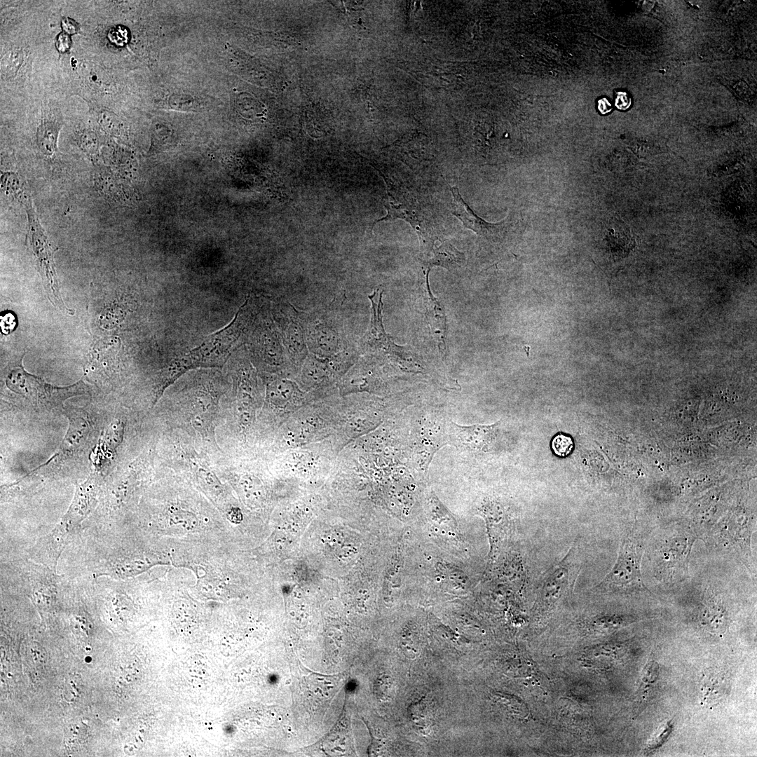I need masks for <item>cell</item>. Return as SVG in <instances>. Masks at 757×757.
<instances>
[{
    "label": "cell",
    "instance_id": "obj_16",
    "mask_svg": "<svg viewBox=\"0 0 757 757\" xmlns=\"http://www.w3.org/2000/svg\"><path fill=\"white\" fill-rule=\"evenodd\" d=\"M54 573L53 570L43 565H34L31 569L32 596L41 608H49L55 602L57 583Z\"/></svg>",
    "mask_w": 757,
    "mask_h": 757
},
{
    "label": "cell",
    "instance_id": "obj_30",
    "mask_svg": "<svg viewBox=\"0 0 757 757\" xmlns=\"http://www.w3.org/2000/svg\"><path fill=\"white\" fill-rule=\"evenodd\" d=\"M1 326L4 334H9L12 332L16 326L15 315L8 313L2 315L1 317Z\"/></svg>",
    "mask_w": 757,
    "mask_h": 757
},
{
    "label": "cell",
    "instance_id": "obj_15",
    "mask_svg": "<svg viewBox=\"0 0 757 757\" xmlns=\"http://www.w3.org/2000/svg\"><path fill=\"white\" fill-rule=\"evenodd\" d=\"M74 534L61 521L37 543L36 555L42 565L55 572L58 559Z\"/></svg>",
    "mask_w": 757,
    "mask_h": 757
},
{
    "label": "cell",
    "instance_id": "obj_6",
    "mask_svg": "<svg viewBox=\"0 0 757 757\" xmlns=\"http://www.w3.org/2000/svg\"><path fill=\"white\" fill-rule=\"evenodd\" d=\"M381 175L387 186L386 195L383 199L387 214L376 220L371 229L376 223L381 221L403 219L409 222L418 234L421 251L430 250L435 243V236L425 229L426 228L423 224V219L416 201L409 195L401 191L386 175Z\"/></svg>",
    "mask_w": 757,
    "mask_h": 757
},
{
    "label": "cell",
    "instance_id": "obj_17",
    "mask_svg": "<svg viewBox=\"0 0 757 757\" xmlns=\"http://www.w3.org/2000/svg\"><path fill=\"white\" fill-rule=\"evenodd\" d=\"M430 268L427 271L425 285V304L426 317L431 327L432 332L438 341V347L442 354L446 353V336L447 325L443 306L433 296L428 282Z\"/></svg>",
    "mask_w": 757,
    "mask_h": 757
},
{
    "label": "cell",
    "instance_id": "obj_9",
    "mask_svg": "<svg viewBox=\"0 0 757 757\" xmlns=\"http://www.w3.org/2000/svg\"><path fill=\"white\" fill-rule=\"evenodd\" d=\"M276 320L278 333L287 353L294 360L305 357L308 350L299 312L289 305L280 311Z\"/></svg>",
    "mask_w": 757,
    "mask_h": 757
},
{
    "label": "cell",
    "instance_id": "obj_20",
    "mask_svg": "<svg viewBox=\"0 0 757 757\" xmlns=\"http://www.w3.org/2000/svg\"><path fill=\"white\" fill-rule=\"evenodd\" d=\"M59 126L55 123L46 121L38 129L37 143L41 152L46 156H52L57 149V139Z\"/></svg>",
    "mask_w": 757,
    "mask_h": 757
},
{
    "label": "cell",
    "instance_id": "obj_10",
    "mask_svg": "<svg viewBox=\"0 0 757 757\" xmlns=\"http://www.w3.org/2000/svg\"><path fill=\"white\" fill-rule=\"evenodd\" d=\"M100 485L98 475L92 473L87 479L76 486L72 502L61 520L72 533L76 531L95 507Z\"/></svg>",
    "mask_w": 757,
    "mask_h": 757
},
{
    "label": "cell",
    "instance_id": "obj_27",
    "mask_svg": "<svg viewBox=\"0 0 757 757\" xmlns=\"http://www.w3.org/2000/svg\"><path fill=\"white\" fill-rule=\"evenodd\" d=\"M81 681L76 676H71L64 685L63 695L66 699L75 700L81 691Z\"/></svg>",
    "mask_w": 757,
    "mask_h": 757
},
{
    "label": "cell",
    "instance_id": "obj_23",
    "mask_svg": "<svg viewBox=\"0 0 757 757\" xmlns=\"http://www.w3.org/2000/svg\"><path fill=\"white\" fill-rule=\"evenodd\" d=\"M672 731L673 723L671 721H667L660 725L646 744V753H651L657 750L668 739Z\"/></svg>",
    "mask_w": 757,
    "mask_h": 757
},
{
    "label": "cell",
    "instance_id": "obj_3",
    "mask_svg": "<svg viewBox=\"0 0 757 757\" xmlns=\"http://www.w3.org/2000/svg\"><path fill=\"white\" fill-rule=\"evenodd\" d=\"M643 546L634 533L621 539L617 560L610 572L595 585L601 592L648 591L643 582L641 561Z\"/></svg>",
    "mask_w": 757,
    "mask_h": 757
},
{
    "label": "cell",
    "instance_id": "obj_19",
    "mask_svg": "<svg viewBox=\"0 0 757 757\" xmlns=\"http://www.w3.org/2000/svg\"><path fill=\"white\" fill-rule=\"evenodd\" d=\"M726 679L720 673L712 674L702 682V700L705 704L718 703L725 694Z\"/></svg>",
    "mask_w": 757,
    "mask_h": 757
},
{
    "label": "cell",
    "instance_id": "obj_14",
    "mask_svg": "<svg viewBox=\"0 0 757 757\" xmlns=\"http://www.w3.org/2000/svg\"><path fill=\"white\" fill-rule=\"evenodd\" d=\"M450 191L453 198L452 213L462 221L465 228L486 238L493 237L500 231L503 221L496 224L487 222L477 216L464 201L457 186H450Z\"/></svg>",
    "mask_w": 757,
    "mask_h": 757
},
{
    "label": "cell",
    "instance_id": "obj_13",
    "mask_svg": "<svg viewBox=\"0 0 757 757\" xmlns=\"http://www.w3.org/2000/svg\"><path fill=\"white\" fill-rule=\"evenodd\" d=\"M369 299L371 304V320L362 341V348L369 350H390L393 343L386 334L382 322V292L374 291Z\"/></svg>",
    "mask_w": 757,
    "mask_h": 757
},
{
    "label": "cell",
    "instance_id": "obj_26",
    "mask_svg": "<svg viewBox=\"0 0 757 757\" xmlns=\"http://www.w3.org/2000/svg\"><path fill=\"white\" fill-rule=\"evenodd\" d=\"M551 445L554 453L560 457L567 456L573 449V439L569 436L564 434L556 435L553 438Z\"/></svg>",
    "mask_w": 757,
    "mask_h": 757
},
{
    "label": "cell",
    "instance_id": "obj_1",
    "mask_svg": "<svg viewBox=\"0 0 757 757\" xmlns=\"http://www.w3.org/2000/svg\"><path fill=\"white\" fill-rule=\"evenodd\" d=\"M254 317L247 299L227 326L210 335L198 346L184 354L191 369L221 367L243 335L248 332L254 322Z\"/></svg>",
    "mask_w": 757,
    "mask_h": 757
},
{
    "label": "cell",
    "instance_id": "obj_4",
    "mask_svg": "<svg viewBox=\"0 0 757 757\" xmlns=\"http://www.w3.org/2000/svg\"><path fill=\"white\" fill-rule=\"evenodd\" d=\"M308 350L322 359H335L347 355L341 327L334 317L325 313L299 312Z\"/></svg>",
    "mask_w": 757,
    "mask_h": 757
},
{
    "label": "cell",
    "instance_id": "obj_34",
    "mask_svg": "<svg viewBox=\"0 0 757 757\" xmlns=\"http://www.w3.org/2000/svg\"><path fill=\"white\" fill-rule=\"evenodd\" d=\"M596 108L602 115H606L612 111V104L606 97H599L596 101Z\"/></svg>",
    "mask_w": 757,
    "mask_h": 757
},
{
    "label": "cell",
    "instance_id": "obj_29",
    "mask_svg": "<svg viewBox=\"0 0 757 757\" xmlns=\"http://www.w3.org/2000/svg\"><path fill=\"white\" fill-rule=\"evenodd\" d=\"M614 104L617 109L621 111H625L629 109L632 104V99L629 95L622 90H614Z\"/></svg>",
    "mask_w": 757,
    "mask_h": 757
},
{
    "label": "cell",
    "instance_id": "obj_2",
    "mask_svg": "<svg viewBox=\"0 0 757 757\" xmlns=\"http://www.w3.org/2000/svg\"><path fill=\"white\" fill-rule=\"evenodd\" d=\"M6 383L11 390L23 395L31 406L38 410L53 409L62 406L69 397L87 392L83 381L67 387L53 386L43 378L28 374L21 365L9 372Z\"/></svg>",
    "mask_w": 757,
    "mask_h": 757
},
{
    "label": "cell",
    "instance_id": "obj_18",
    "mask_svg": "<svg viewBox=\"0 0 757 757\" xmlns=\"http://www.w3.org/2000/svg\"><path fill=\"white\" fill-rule=\"evenodd\" d=\"M425 259L428 268L437 266L449 271L458 268L465 263V254L446 240L442 241L439 246L433 245Z\"/></svg>",
    "mask_w": 757,
    "mask_h": 757
},
{
    "label": "cell",
    "instance_id": "obj_12",
    "mask_svg": "<svg viewBox=\"0 0 757 757\" xmlns=\"http://www.w3.org/2000/svg\"><path fill=\"white\" fill-rule=\"evenodd\" d=\"M69 428L60 446L62 454L72 453L83 449L89 442L93 428L88 414L83 410H68Z\"/></svg>",
    "mask_w": 757,
    "mask_h": 757
},
{
    "label": "cell",
    "instance_id": "obj_28",
    "mask_svg": "<svg viewBox=\"0 0 757 757\" xmlns=\"http://www.w3.org/2000/svg\"><path fill=\"white\" fill-rule=\"evenodd\" d=\"M81 144L83 150L88 154H93L98 146V140L93 132H85L81 137Z\"/></svg>",
    "mask_w": 757,
    "mask_h": 757
},
{
    "label": "cell",
    "instance_id": "obj_21",
    "mask_svg": "<svg viewBox=\"0 0 757 757\" xmlns=\"http://www.w3.org/2000/svg\"><path fill=\"white\" fill-rule=\"evenodd\" d=\"M294 386L287 380H276L268 385L267 396L273 403H280L288 400L294 393Z\"/></svg>",
    "mask_w": 757,
    "mask_h": 757
},
{
    "label": "cell",
    "instance_id": "obj_8",
    "mask_svg": "<svg viewBox=\"0 0 757 757\" xmlns=\"http://www.w3.org/2000/svg\"><path fill=\"white\" fill-rule=\"evenodd\" d=\"M499 424L461 425L450 422L449 442L464 451L488 452L496 439Z\"/></svg>",
    "mask_w": 757,
    "mask_h": 757
},
{
    "label": "cell",
    "instance_id": "obj_11",
    "mask_svg": "<svg viewBox=\"0 0 757 757\" xmlns=\"http://www.w3.org/2000/svg\"><path fill=\"white\" fill-rule=\"evenodd\" d=\"M269 324H264L254 330L251 341L254 355L266 365L280 366L285 361V348L277 330ZM286 352V351H285Z\"/></svg>",
    "mask_w": 757,
    "mask_h": 757
},
{
    "label": "cell",
    "instance_id": "obj_7",
    "mask_svg": "<svg viewBox=\"0 0 757 757\" xmlns=\"http://www.w3.org/2000/svg\"><path fill=\"white\" fill-rule=\"evenodd\" d=\"M578 555L575 542L564 558L544 573L538 585L539 599L550 602L573 589L580 571Z\"/></svg>",
    "mask_w": 757,
    "mask_h": 757
},
{
    "label": "cell",
    "instance_id": "obj_31",
    "mask_svg": "<svg viewBox=\"0 0 757 757\" xmlns=\"http://www.w3.org/2000/svg\"><path fill=\"white\" fill-rule=\"evenodd\" d=\"M72 623L76 633L81 635H88L89 626L88 622L85 618L80 615L75 616Z\"/></svg>",
    "mask_w": 757,
    "mask_h": 757
},
{
    "label": "cell",
    "instance_id": "obj_25",
    "mask_svg": "<svg viewBox=\"0 0 757 757\" xmlns=\"http://www.w3.org/2000/svg\"><path fill=\"white\" fill-rule=\"evenodd\" d=\"M658 674L659 664L653 659H649L643 671L641 693L648 695V692L657 679Z\"/></svg>",
    "mask_w": 757,
    "mask_h": 757
},
{
    "label": "cell",
    "instance_id": "obj_5",
    "mask_svg": "<svg viewBox=\"0 0 757 757\" xmlns=\"http://www.w3.org/2000/svg\"><path fill=\"white\" fill-rule=\"evenodd\" d=\"M21 203L25 208L28 219L27 238L36 257L49 297L53 298L52 301L55 303V306H57L63 311L70 313L71 311L67 309L63 304L60 294L55 270L54 250L41 228L30 198L28 196L25 197Z\"/></svg>",
    "mask_w": 757,
    "mask_h": 757
},
{
    "label": "cell",
    "instance_id": "obj_24",
    "mask_svg": "<svg viewBox=\"0 0 757 757\" xmlns=\"http://www.w3.org/2000/svg\"><path fill=\"white\" fill-rule=\"evenodd\" d=\"M1 187L8 194L15 197L20 201L26 193L20 187V182L13 172H6L1 176Z\"/></svg>",
    "mask_w": 757,
    "mask_h": 757
},
{
    "label": "cell",
    "instance_id": "obj_22",
    "mask_svg": "<svg viewBox=\"0 0 757 757\" xmlns=\"http://www.w3.org/2000/svg\"><path fill=\"white\" fill-rule=\"evenodd\" d=\"M88 729L82 723H74L67 729L64 744L67 748L74 750L87 742Z\"/></svg>",
    "mask_w": 757,
    "mask_h": 757
},
{
    "label": "cell",
    "instance_id": "obj_33",
    "mask_svg": "<svg viewBox=\"0 0 757 757\" xmlns=\"http://www.w3.org/2000/svg\"><path fill=\"white\" fill-rule=\"evenodd\" d=\"M62 27L67 34H74L79 30L78 23L69 18H65L62 20Z\"/></svg>",
    "mask_w": 757,
    "mask_h": 757
},
{
    "label": "cell",
    "instance_id": "obj_32",
    "mask_svg": "<svg viewBox=\"0 0 757 757\" xmlns=\"http://www.w3.org/2000/svg\"><path fill=\"white\" fill-rule=\"evenodd\" d=\"M71 39H70L69 34H67L64 32L60 33L57 36V37L56 39L55 45H56V48H57V50L59 52L65 53L66 51H67L69 49V48L71 46Z\"/></svg>",
    "mask_w": 757,
    "mask_h": 757
}]
</instances>
